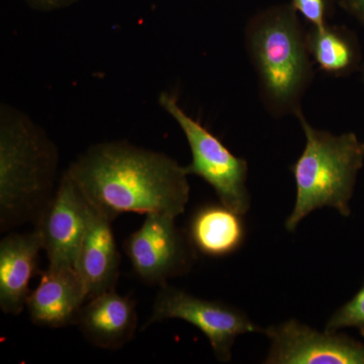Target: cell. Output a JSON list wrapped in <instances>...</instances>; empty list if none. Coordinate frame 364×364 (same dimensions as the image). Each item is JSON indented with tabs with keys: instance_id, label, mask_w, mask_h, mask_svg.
I'll list each match as a JSON object with an SVG mask.
<instances>
[{
	"instance_id": "17",
	"label": "cell",
	"mask_w": 364,
	"mask_h": 364,
	"mask_svg": "<svg viewBox=\"0 0 364 364\" xmlns=\"http://www.w3.org/2000/svg\"><path fill=\"white\" fill-rule=\"evenodd\" d=\"M336 2L337 0H291L294 9L311 26L329 23Z\"/></svg>"
},
{
	"instance_id": "8",
	"label": "cell",
	"mask_w": 364,
	"mask_h": 364,
	"mask_svg": "<svg viewBox=\"0 0 364 364\" xmlns=\"http://www.w3.org/2000/svg\"><path fill=\"white\" fill-rule=\"evenodd\" d=\"M270 340L267 364H364V343L337 332H318L296 320L263 329Z\"/></svg>"
},
{
	"instance_id": "18",
	"label": "cell",
	"mask_w": 364,
	"mask_h": 364,
	"mask_svg": "<svg viewBox=\"0 0 364 364\" xmlns=\"http://www.w3.org/2000/svg\"><path fill=\"white\" fill-rule=\"evenodd\" d=\"M26 4L36 11H54L66 9L79 0H25Z\"/></svg>"
},
{
	"instance_id": "12",
	"label": "cell",
	"mask_w": 364,
	"mask_h": 364,
	"mask_svg": "<svg viewBox=\"0 0 364 364\" xmlns=\"http://www.w3.org/2000/svg\"><path fill=\"white\" fill-rule=\"evenodd\" d=\"M39 232L9 233L0 241V309L7 315L18 316L26 308L30 282L41 274Z\"/></svg>"
},
{
	"instance_id": "3",
	"label": "cell",
	"mask_w": 364,
	"mask_h": 364,
	"mask_svg": "<svg viewBox=\"0 0 364 364\" xmlns=\"http://www.w3.org/2000/svg\"><path fill=\"white\" fill-rule=\"evenodd\" d=\"M245 46L267 111L274 117L296 116L312 85L315 64L291 2L254 14L245 28Z\"/></svg>"
},
{
	"instance_id": "19",
	"label": "cell",
	"mask_w": 364,
	"mask_h": 364,
	"mask_svg": "<svg viewBox=\"0 0 364 364\" xmlns=\"http://www.w3.org/2000/svg\"><path fill=\"white\" fill-rule=\"evenodd\" d=\"M339 6L364 26V0H340Z\"/></svg>"
},
{
	"instance_id": "13",
	"label": "cell",
	"mask_w": 364,
	"mask_h": 364,
	"mask_svg": "<svg viewBox=\"0 0 364 364\" xmlns=\"http://www.w3.org/2000/svg\"><path fill=\"white\" fill-rule=\"evenodd\" d=\"M136 301L114 289L86 301L76 325L88 343L105 350H119L135 337Z\"/></svg>"
},
{
	"instance_id": "11",
	"label": "cell",
	"mask_w": 364,
	"mask_h": 364,
	"mask_svg": "<svg viewBox=\"0 0 364 364\" xmlns=\"http://www.w3.org/2000/svg\"><path fill=\"white\" fill-rule=\"evenodd\" d=\"M112 223L109 215L90 205L87 228L74 267L88 299L112 291L119 280L122 257Z\"/></svg>"
},
{
	"instance_id": "2",
	"label": "cell",
	"mask_w": 364,
	"mask_h": 364,
	"mask_svg": "<svg viewBox=\"0 0 364 364\" xmlns=\"http://www.w3.org/2000/svg\"><path fill=\"white\" fill-rule=\"evenodd\" d=\"M59 151L25 112L0 107V232L37 222L57 186Z\"/></svg>"
},
{
	"instance_id": "9",
	"label": "cell",
	"mask_w": 364,
	"mask_h": 364,
	"mask_svg": "<svg viewBox=\"0 0 364 364\" xmlns=\"http://www.w3.org/2000/svg\"><path fill=\"white\" fill-rule=\"evenodd\" d=\"M88 215L87 200L66 170L51 200L33 225L39 232L49 267H75Z\"/></svg>"
},
{
	"instance_id": "5",
	"label": "cell",
	"mask_w": 364,
	"mask_h": 364,
	"mask_svg": "<svg viewBox=\"0 0 364 364\" xmlns=\"http://www.w3.org/2000/svg\"><path fill=\"white\" fill-rule=\"evenodd\" d=\"M158 104L176 122L188 141L191 162L184 166L186 174L200 177L210 184L219 202L241 215L247 214L251 205L248 162L233 154L217 136L189 116L173 93H160Z\"/></svg>"
},
{
	"instance_id": "14",
	"label": "cell",
	"mask_w": 364,
	"mask_h": 364,
	"mask_svg": "<svg viewBox=\"0 0 364 364\" xmlns=\"http://www.w3.org/2000/svg\"><path fill=\"white\" fill-rule=\"evenodd\" d=\"M186 232L196 253L210 258L232 255L243 246L246 238L243 215L221 202L196 208Z\"/></svg>"
},
{
	"instance_id": "1",
	"label": "cell",
	"mask_w": 364,
	"mask_h": 364,
	"mask_svg": "<svg viewBox=\"0 0 364 364\" xmlns=\"http://www.w3.org/2000/svg\"><path fill=\"white\" fill-rule=\"evenodd\" d=\"M67 172L90 205L114 221L124 213L177 218L189 200L184 166L165 153L127 141L91 146Z\"/></svg>"
},
{
	"instance_id": "10",
	"label": "cell",
	"mask_w": 364,
	"mask_h": 364,
	"mask_svg": "<svg viewBox=\"0 0 364 364\" xmlns=\"http://www.w3.org/2000/svg\"><path fill=\"white\" fill-rule=\"evenodd\" d=\"M88 301L82 280L73 267H49L41 272L38 287L26 301L33 324L50 329L76 325Z\"/></svg>"
},
{
	"instance_id": "7",
	"label": "cell",
	"mask_w": 364,
	"mask_h": 364,
	"mask_svg": "<svg viewBox=\"0 0 364 364\" xmlns=\"http://www.w3.org/2000/svg\"><path fill=\"white\" fill-rule=\"evenodd\" d=\"M176 217L146 215L142 226L129 235L123 249L139 279L162 287L173 277L191 272L198 254L186 230L176 224Z\"/></svg>"
},
{
	"instance_id": "16",
	"label": "cell",
	"mask_w": 364,
	"mask_h": 364,
	"mask_svg": "<svg viewBox=\"0 0 364 364\" xmlns=\"http://www.w3.org/2000/svg\"><path fill=\"white\" fill-rule=\"evenodd\" d=\"M344 328H354L364 337V282L358 293L330 317L325 331L337 332Z\"/></svg>"
},
{
	"instance_id": "6",
	"label": "cell",
	"mask_w": 364,
	"mask_h": 364,
	"mask_svg": "<svg viewBox=\"0 0 364 364\" xmlns=\"http://www.w3.org/2000/svg\"><path fill=\"white\" fill-rule=\"evenodd\" d=\"M167 320H181L195 326L207 337L220 363H229L235 340L247 333H262L245 313L236 306L218 301H208L186 291L170 287H160L152 315L144 328Z\"/></svg>"
},
{
	"instance_id": "20",
	"label": "cell",
	"mask_w": 364,
	"mask_h": 364,
	"mask_svg": "<svg viewBox=\"0 0 364 364\" xmlns=\"http://www.w3.org/2000/svg\"><path fill=\"white\" fill-rule=\"evenodd\" d=\"M363 81L364 85V65L363 66Z\"/></svg>"
},
{
	"instance_id": "15",
	"label": "cell",
	"mask_w": 364,
	"mask_h": 364,
	"mask_svg": "<svg viewBox=\"0 0 364 364\" xmlns=\"http://www.w3.org/2000/svg\"><path fill=\"white\" fill-rule=\"evenodd\" d=\"M306 44L314 64L327 75L344 77L361 67L360 44L346 26L329 23L311 26L306 31Z\"/></svg>"
},
{
	"instance_id": "4",
	"label": "cell",
	"mask_w": 364,
	"mask_h": 364,
	"mask_svg": "<svg viewBox=\"0 0 364 364\" xmlns=\"http://www.w3.org/2000/svg\"><path fill=\"white\" fill-rule=\"evenodd\" d=\"M294 117L305 134L306 145L289 167L296 188L293 212L284 224L289 232L318 208H333L349 217L356 179L364 164V142L356 134L333 135L318 130L303 111Z\"/></svg>"
}]
</instances>
